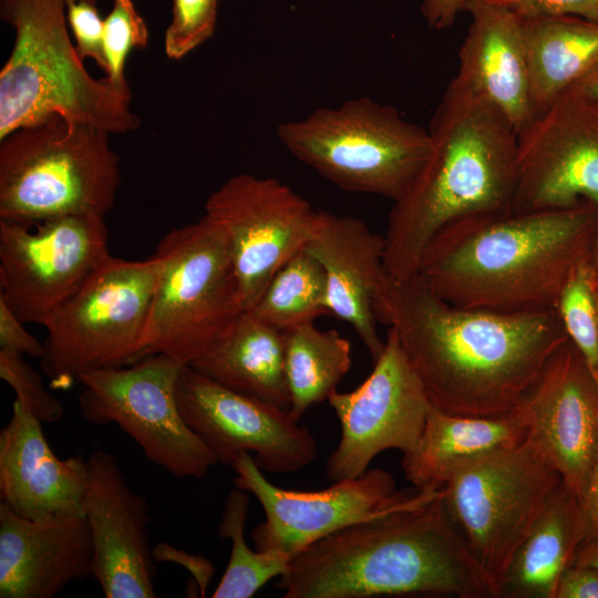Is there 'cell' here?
<instances>
[{"instance_id": "60d3db41", "label": "cell", "mask_w": 598, "mask_h": 598, "mask_svg": "<svg viewBox=\"0 0 598 598\" xmlns=\"http://www.w3.org/2000/svg\"><path fill=\"white\" fill-rule=\"evenodd\" d=\"M466 0H424L422 14L427 24L436 30L451 27L464 10Z\"/></svg>"}, {"instance_id": "4316f807", "label": "cell", "mask_w": 598, "mask_h": 598, "mask_svg": "<svg viewBox=\"0 0 598 598\" xmlns=\"http://www.w3.org/2000/svg\"><path fill=\"white\" fill-rule=\"evenodd\" d=\"M522 25L535 116L598 69V22L553 16Z\"/></svg>"}, {"instance_id": "3957f363", "label": "cell", "mask_w": 598, "mask_h": 598, "mask_svg": "<svg viewBox=\"0 0 598 598\" xmlns=\"http://www.w3.org/2000/svg\"><path fill=\"white\" fill-rule=\"evenodd\" d=\"M286 598L492 597L450 518L443 489L306 547L276 582Z\"/></svg>"}, {"instance_id": "ee69618b", "label": "cell", "mask_w": 598, "mask_h": 598, "mask_svg": "<svg viewBox=\"0 0 598 598\" xmlns=\"http://www.w3.org/2000/svg\"><path fill=\"white\" fill-rule=\"evenodd\" d=\"M590 274L598 278V237L591 248L590 255L587 261Z\"/></svg>"}, {"instance_id": "7a4b0ae2", "label": "cell", "mask_w": 598, "mask_h": 598, "mask_svg": "<svg viewBox=\"0 0 598 598\" xmlns=\"http://www.w3.org/2000/svg\"><path fill=\"white\" fill-rule=\"evenodd\" d=\"M598 237L587 202L539 210H503L462 219L425 247L417 276L439 297L496 312L555 309Z\"/></svg>"}, {"instance_id": "d6986e66", "label": "cell", "mask_w": 598, "mask_h": 598, "mask_svg": "<svg viewBox=\"0 0 598 598\" xmlns=\"http://www.w3.org/2000/svg\"><path fill=\"white\" fill-rule=\"evenodd\" d=\"M86 472L82 509L94 548L91 576L105 598L156 597L147 502L128 487L110 452L94 451Z\"/></svg>"}, {"instance_id": "2e32d148", "label": "cell", "mask_w": 598, "mask_h": 598, "mask_svg": "<svg viewBox=\"0 0 598 598\" xmlns=\"http://www.w3.org/2000/svg\"><path fill=\"white\" fill-rule=\"evenodd\" d=\"M598 208V102L579 85L565 91L517 134L511 209Z\"/></svg>"}, {"instance_id": "836d02e7", "label": "cell", "mask_w": 598, "mask_h": 598, "mask_svg": "<svg viewBox=\"0 0 598 598\" xmlns=\"http://www.w3.org/2000/svg\"><path fill=\"white\" fill-rule=\"evenodd\" d=\"M0 378L13 389L16 400L41 422L62 419L63 404L47 391L39 373L22 355L0 350Z\"/></svg>"}, {"instance_id": "83f0119b", "label": "cell", "mask_w": 598, "mask_h": 598, "mask_svg": "<svg viewBox=\"0 0 598 598\" xmlns=\"http://www.w3.org/2000/svg\"><path fill=\"white\" fill-rule=\"evenodd\" d=\"M283 332L289 414L299 421L311 405L328 401L337 391L351 368V343L337 330H321L315 322Z\"/></svg>"}, {"instance_id": "f6af8a7d", "label": "cell", "mask_w": 598, "mask_h": 598, "mask_svg": "<svg viewBox=\"0 0 598 598\" xmlns=\"http://www.w3.org/2000/svg\"><path fill=\"white\" fill-rule=\"evenodd\" d=\"M590 271V270H589ZM591 275V274H590ZM591 288H592V293H594V298H595V302H596V308H597V315H598V278L597 277H594L591 275Z\"/></svg>"}, {"instance_id": "484cf974", "label": "cell", "mask_w": 598, "mask_h": 598, "mask_svg": "<svg viewBox=\"0 0 598 598\" xmlns=\"http://www.w3.org/2000/svg\"><path fill=\"white\" fill-rule=\"evenodd\" d=\"M189 367L225 386L283 411L290 410L285 332L247 311Z\"/></svg>"}, {"instance_id": "9a60e30c", "label": "cell", "mask_w": 598, "mask_h": 598, "mask_svg": "<svg viewBox=\"0 0 598 598\" xmlns=\"http://www.w3.org/2000/svg\"><path fill=\"white\" fill-rule=\"evenodd\" d=\"M373 363L372 372L358 388L336 391L328 399L341 426L340 441L326 463V475L333 482L361 475L386 450L410 452L432 406L391 328Z\"/></svg>"}, {"instance_id": "d6a6232c", "label": "cell", "mask_w": 598, "mask_h": 598, "mask_svg": "<svg viewBox=\"0 0 598 598\" xmlns=\"http://www.w3.org/2000/svg\"><path fill=\"white\" fill-rule=\"evenodd\" d=\"M218 3L219 0H172V20L164 35V51L169 59H183L213 35Z\"/></svg>"}, {"instance_id": "e0dca14e", "label": "cell", "mask_w": 598, "mask_h": 598, "mask_svg": "<svg viewBox=\"0 0 598 598\" xmlns=\"http://www.w3.org/2000/svg\"><path fill=\"white\" fill-rule=\"evenodd\" d=\"M183 419L214 452L231 465L244 452L270 473H293L311 464L318 444L307 426L288 411L225 386L189 365L177 379Z\"/></svg>"}, {"instance_id": "8fae6325", "label": "cell", "mask_w": 598, "mask_h": 598, "mask_svg": "<svg viewBox=\"0 0 598 598\" xmlns=\"http://www.w3.org/2000/svg\"><path fill=\"white\" fill-rule=\"evenodd\" d=\"M185 364L152 354L122 368L84 372L79 405L94 424H117L145 457L177 478H203L218 458L182 416L176 384Z\"/></svg>"}, {"instance_id": "f35d334b", "label": "cell", "mask_w": 598, "mask_h": 598, "mask_svg": "<svg viewBox=\"0 0 598 598\" xmlns=\"http://www.w3.org/2000/svg\"><path fill=\"white\" fill-rule=\"evenodd\" d=\"M555 598H598V569L571 565L560 576Z\"/></svg>"}, {"instance_id": "ac0fdd59", "label": "cell", "mask_w": 598, "mask_h": 598, "mask_svg": "<svg viewBox=\"0 0 598 598\" xmlns=\"http://www.w3.org/2000/svg\"><path fill=\"white\" fill-rule=\"evenodd\" d=\"M519 408L530 440L579 503L598 450V381L568 339L549 358Z\"/></svg>"}, {"instance_id": "8d00e7d4", "label": "cell", "mask_w": 598, "mask_h": 598, "mask_svg": "<svg viewBox=\"0 0 598 598\" xmlns=\"http://www.w3.org/2000/svg\"><path fill=\"white\" fill-rule=\"evenodd\" d=\"M0 350L38 359L45 352L44 343L25 329L24 322L2 299H0Z\"/></svg>"}, {"instance_id": "52a82bcc", "label": "cell", "mask_w": 598, "mask_h": 598, "mask_svg": "<svg viewBox=\"0 0 598 598\" xmlns=\"http://www.w3.org/2000/svg\"><path fill=\"white\" fill-rule=\"evenodd\" d=\"M277 136L295 158L339 188L393 202L408 192L431 147L427 130L367 96L283 122Z\"/></svg>"}, {"instance_id": "d4e9b609", "label": "cell", "mask_w": 598, "mask_h": 598, "mask_svg": "<svg viewBox=\"0 0 598 598\" xmlns=\"http://www.w3.org/2000/svg\"><path fill=\"white\" fill-rule=\"evenodd\" d=\"M585 538L581 504L561 481L509 563L498 597L555 598Z\"/></svg>"}, {"instance_id": "5b68a950", "label": "cell", "mask_w": 598, "mask_h": 598, "mask_svg": "<svg viewBox=\"0 0 598 598\" xmlns=\"http://www.w3.org/2000/svg\"><path fill=\"white\" fill-rule=\"evenodd\" d=\"M0 17L14 30L0 71V140L55 114L111 134L140 126L132 94L86 71L68 32L64 0H0Z\"/></svg>"}, {"instance_id": "b9f144b4", "label": "cell", "mask_w": 598, "mask_h": 598, "mask_svg": "<svg viewBox=\"0 0 598 598\" xmlns=\"http://www.w3.org/2000/svg\"><path fill=\"white\" fill-rule=\"evenodd\" d=\"M575 564L587 565L598 569V542L582 544Z\"/></svg>"}, {"instance_id": "7c38bea8", "label": "cell", "mask_w": 598, "mask_h": 598, "mask_svg": "<svg viewBox=\"0 0 598 598\" xmlns=\"http://www.w3.org/2000/svg\"><path fill=\"white\" fill-rule=\"evenodd\" d=\"M104 218L0 219V299L24 323L44 326L111 255Z\"/></svg>"}, {"instance_id": "f1b7e54d", "label": "cell", "mask_w": 598, "mask_h": 598, "mask_svg": "<svg viewBox=\"0 0 598 598\" xmlns=\"http://www.w3.org/2000/svg\"><path fill=\"white\" fill-rule=\"evenodd\" d=\"M247 312L281 331L330 315L323 267L301 248L277 270Z\"/></svg>"}, {"instance_id": "4dcf8cb0", "label": "cell", "mask_w": 598, "mask_h": 598, "mask_svg": "<svg viewBox=\"0 0 598 598\" xmlns=\"http://www.w3.org/2000/svg\"><path fill=\"white\" fill-rule=\"evenodd\" d=\"M590 279L587 264L577 268L563 288L555 309L568 339L598 381V315Z\"/></svg>"}, {"instance_id": "30bf717a", "label": "cell", "mask_w": 598, "mask_h": 598, "mask_svg": "<svg viewBox=\"0 0 598 598\" xmlns=\"http://www.w3.org/2000/svg\"><path fill=\"white\" fill-rule=\"evenodd\" d=\"M530 440L476 458L446 482V512L494 598L549 496L561 482Z\"/></svg>"}, {"instance_id": "d590c367", "label": "cell", "mask_w": 598, "mask_h": 598, "mask_svg": "<svg viewBox=\"0 0 598 598\" xmlns=\"http://www.w3.org/2000/svg\"><path fill=\"white\" fill-rule=\"evenodd\" d=\"M520 19L575 16L598 22V0H487Z\"/></svg>"}, {"instance_id": "ba28073f", "label": "cell", "mask_w": 598, "mask_h": 598, "mask_svg": "<svg viewBox=\"0 0 598 598\" xmlns=\"http://www.w3.org/2000/svg\"><path fill=\"white\" fill-rule=\"evenodd\" d=\"M154 254L162 269L140 360L164 353L189 365L245 311L230 249L221 230L203 215L172 228Z\"/></svg>"}, {"instance_id": "4fadbf2b", "label": "cell", "mask_w": 598, "mask_h": 598, "mask_svg": "<svg viewBox=\"0 0 598 598\" xmlns=\"http://www.w3.org/2000/svg\"><path fill=\"white\" fill-rule=\"evenodd\" d=\"M231 466L236 488L251 493L265 513L251 533L255 548L290 558L340 529L404 507L421 494L417 488L398 491L392 474L382 468L305 492L270 483L249 453L239 454Z\"/></svg>"}, {"instance_id": "44dd1931", "label": "cell", "mask_w": 598, "mask_h": 598, "mask_svg": "<svg viewBox=\"0 0 598 598\" xmlns=\"http://www.w3.org/2000/svg\"><path fill=\"white\" fill-rule=\"evenodd\" d=\"M41 423L14 400L11 417L0 431V498L29 519L83 516L86 460L59 458Z\"/></svg>"}, {"instance_id": "ffe728a7", "label": "cell", "mask_w": 598, "mask_h": 598, "mask_svg": "<svg viewBox=\"0 0 598 598\" xmlns=\"http://www.w3.org/2000/svg\"><path fill=\"white\" fill-rule=\"evenodd\" d=\"M94 548L84 516L29 519L0 505V597L52 598L92 575Z\"/></svg>"}, {"instance_id": "7402d4cb", "label": "cell", "mask_w": 598, "mask_h": 598, "mask_svg": "<svg viewBox=\"0 0 598 598\" xmlns=\"http://www.w3.org/2000/svg\"><path fill=\"white\" fill-rule=\"evenodd\" d=\"M305 248L324 269L330 313L351 324L374 362L385 344L373 307L385 275L383 236L360 218L317 209Z\"/></svg>"}, {"instance_id": "7bdbcfd3", "label": "cell", "mask_w": 598, "mask_h": 598, "mask_svg": "<svg viewBox=\"0 0 598 598\" xmlns=\"http://www.w3.org/2000/svg\"><path fill=\"white\" fill-rule=\"evenodd\" d=\"M577 85L598 102V69L588 74Z\"/></svg>"}, {"instance_id": "6da1fadb", "label": "cell", "mask_w": 598, "mask_h": 598, "mask_svg": "<svg viewBox=\"0 0 598 598\" xmlns=\"http://www.w3.org/2000/svg\"><path fill=\"white\" fill-rule=\"evenodd\" d=\"M431 404L495 416L515 410L553 353L568 340L556 309L496 312L454 306L417 276H383L373 300Z\"/></svg>"}, {"instance_id": "f546056e", "label": "cell", "mask_w": 598, "mask_h": 598, "mask_svg": "<svg viewBox=\"0 0 598 598\" xmlns=\"http://www.w3.org/2000/svg\"><path fill=\"white\" fill-rule=\"evenodd\" d=\"M249 496L236 488L226 497L218 534L230 539L228 564L213 598H250L271 578L280 577L288 568L290 557L276 551L254 550L245 539Z\"/></svg>"}, {"instance_id": "74e56055", "label": "cell", "mask_w": 598, "mask_h": 598, "mask_svg": "<svg viewBox=\"0 0 598 598\" xmlns=\"http://www.w3.org/2000/svg\"><path fill=\"white\" fill-rule=\"evenodd\" d=\"M153 557L155 561L175 563L183 566L193 576L200 596H205L215 571L210 560L200 555L181 550L167 543L156 544L153 548Z\"/></svg>"}, {"instance_id": "8992f818", "label": "cell", "mask_w": 598, "mask_h": 598, "mask_svg": "<svg viewBox=\"0 0 598 598\" xmlns=\"http://www.w3.org/2000/svg\"><path fill=\"white\" fill-rule=\"evenodd\" d=\"M110 134L55 114L1 138L0 219L32 224L65 215L105 216L121 184Z\"/></svg>"}, {"instance_id": "603a6c76", "label": "cell", "mask_w": 598, "mask_h": 598, "mask_svg": "<svg viewBox=\"0 0 598 598\" xmlns=\"http://www.w3.org/2000/svg\"><path fill=\"white\" fill-rule=\"evenodd\" d=\"M472 17L454 81L502 111L518 134L534 117L522 19L487 0H466Z\"/></svg>"}, {"instance_id": "9c48e42d", "label": "cell", "mask_w": 598, "mask_h": 598, "mask_svg": "<svg viewBox=\"0 0 598 598\" xmlns=\"http://www.w3.org/2000/svg\"><path fill=\"white\" fill-rule=\"evenodd\" d=\"M162 269L145 260L110 255L44 323L41 368L52 389L71 388L92 370L140 360L153 295Z\"/></svg>"}, {"instance_id": "5bb4252c", "label": "cell", "mask_w": 598, "mask_h": 598, "mask_svg": "<svg viewBox=\"0 0 598 598\" xmlns=\"http://www.w3.org/2000/svg\"><path fill=\"white\" fill-rule=\"evenodd\" d=\"M316 212L282 182L251 174L228 178L208 196L204 215L228 243L245 311L277 270L307 245Z\"/></svg>"}, {"instance_id": "277c9868", "label": "cell", "mask_w": 598, "mask_h": 598, "mask_svg": "<svg viewBox=\"0 0 598 598\" xmlns=\"http://www.w3.org/2000/svg\"><path fill=\"white\" fill-rule=\"evenodd\" d=\"M427 131V158L394 202L383 235L384 271L395 279L417 274L425 247L443 228L508 210L515 195L517 133L486 99L452 80Z\"/></svg>"}, {"instance_id": "e575fe53", "label": "cell", "mask_w": 598, "mask_h": 598, "mask_svg": "<svg viewBox=\"0 0 598 598\" xmlns=\"http://www.w3.org/2000/svg\"><path fill=\"white\" fill-rule=\"evenodd\" d=\"M97 0H64L66 21L72 30L79 56L92 59L105 73L104 19L100 17Z\"/></svg>"}, {"instance_id": "cb8c5ba5", "label": "cell", "mask_w": 598, "mask_h": 598, "mask_svg": "<svg viewBox=\"0 0 598 598\" xmlns=\"http://www.w3.org/2000/svg\"><path fill=\"white\" fill-rule=\"evenodd\" d=\"M519 408L495 416H468L431 406L416 445L402 457L405 480L417 489L439 491L465 464L527 440Z\"/></svg>"}, {"instance_id": "ab89813d", "label": "cell", "mask_w": 598, "mask_h": 598, "mask_svg": "<svg viewBox=\"0 0 598 598\" xmlns=\"http://www.w3.org/2000/svg\"><path fill=\"white\" fill-rule=\"evenodd\" d=\"M580 504L586 520V538L582 544L598 542V450Z\"/></svg>"}, {"instance_id": "1f68e13d", "label": "cell", "mask_w": 598, "mask_h": 598, "mask_svg": "<svg viewBox=\"0 0 598 598\" xmlns=\"http://www.w3.org/2000/svg\"><path fill=\"white\" fill-rule=\"evenodd\" d=\"M148 29L133 0H113L104 19V52L107 62L106 78L126 94H131L124 68L133 49H145Z\"/></svg>"}]
</instances>
